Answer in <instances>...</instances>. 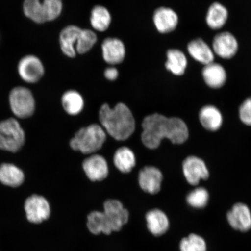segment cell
<instances>
[{
    "instance_id": "6da1fadb",
    "label": "cell",
    "mask_w": 251,
    "mask_h": 251,
    "mask_svg": "<svg viewBox=\"0 0 251 251\" xmlns=\"http://www.w3.org/2000/svg\"><path fill=\"white\" fill-rule=\"evenodd\" d=\"M141 141L149 149H156L161 141L166 138L174 144H182L187 139L189 133L186 124L178 118H168L154 114L147 116L142 122Z\"/></svg>"
},
{
    "instance_id": "7a4b0ae2",
    "label": "cell",
    "mask_w": 251,
    "mask_h": 251,
    "mask_svg": "<svg viewBox=\"0 0 251 251\" xmlns=\"http://www.w3.org/2000/svg\"><path fill=\"white\" fill-rule=\"evenodd\" d=\"M99 119L103 130L116 140H127L136 128L132 112L124 103H118L112 108L104 103L100 109Z\"/></svg>"
},
{
    "instance_id": "3957f363",
    "label": "cell",
    "mask_w": 251,
    "mask_h": 251,
    "mask_svg": "<svg viewBox=\"0 0 251 251\" xmlns=\"http://www.w3.org/2000/svg\"><path fill=\"white\" fill-rule=\"evenodd\" d=\"M106 139L103 128L97 124L81 128L70 141V146L76 151L84 154H91L101 149Z\"/></svg>"
},
{
    "instance_id": "277c9868",
    "label": "cell",
    "mask_w": 251,
    "mask_h": 251,
    "mask_svg": "<svg viewBox=\"0 0 251 251\" xmlns=\"http://www.w3.org/2000/svg\"><path fill=\"white\" fill-rule=\"evenodd\" d=\"M25 143V133L19 122L14 118L0 122V149L16 152Z\"/></svg>"
},
{
    "instance_id": "5b68a950",
    "label": "cell",
    "mask_w": 251,
    "mask_h": 251,
    "mask_svg": "<svg viewBox=\"0 0 251 251\" xmlns=\"http://www.w3.org/2000/svg\"><path fill=\"white\" fill-rule=\"evenodd\" d=\"M9 100L12 111L17 117L26 118L33 114L35 101L32 93L27 88H14L9 94Z\"/></svg>"
},
{
    "instance_id": "8992f818",
    "label": "cell",
    "mask_w": 251,
    "mask_h": 251,
    "mask_svg": "<svg viewBox=\"0 0 251 251\" xmlns=\"http://www.w3.org/2000/svg\"><path fill=\"white\" fill-rule=\"evenodd\" d=\"M26 217L30 222L39 224L47 221L51 215V208L45 197L33 195L28 198L25 203Z\"/></svg>"
},
{
    "instance_id": "52a82bcc",
    "label": "cell",
    "mask_w": 251,
    "mask_h": 251,
    "mask_svg": "<svg viewBox=\"0 0 251 251\" xmlns=\"http://www.w3.org/2000/svg\"><path fill=\"white\" fill-rule=\"evenodd\" d=\"M18 71L22 79L29 83H37L45 74L43 63L34 55H26L22 58L18 64Z\"/></svg>"
},
{
    "instance_id": "ba28073f",
    "label": "cell",
    "mask_w": 251,
    "mask_h": 251,
    "mask_svg": "<svg viewBox=\"0 0 251 251\" xmlns=\"http://www.w3.org/2000/svg\"><path fill=\"white\" fill-rule=\"evenodd\" d=\"M103 211L114 232L120 231L129 221L130 213L121 201L108 200L103 203Z\"/></svg>"
},
{
    "instance_id": "9c48e42d",
    "label": "cell",
    "mask_w": 251,
    "mask_h": 251,
    "mask_svg": "<svg viewBox=\"0 0 251 251\" xmlns=\"http://www.w3.org/2000/svg\"><path fill=\"white\" fill-rule=\"evenodd\" d=\"M214 54L223 59H230L237 54L238 50L237 40L233 34L224 31L216 35L212 42Z\"/></svg>"
},
{
    "instance_id": "30bf717a",
    "label": "cell",
    "mask_w": 251,
    "mask_h": 251,
    "mask_svg": "<svg viewBox=\"0 0 251 251\" xmlns=\"http://www.w3.org/2000/svg\"><path fill=\"white\" fill-rule=\"evenodd\" d=\"M183 174L188 183L196 186L201 180L209 177V171L201 159L194 156L188 157L183 163Z\"/></svg>"
},
{
    "instance_id": "8fae6325",
    "label": "cell",
    "mask_w": 251,
    "mask_h": 251,
    "mask_svg": "<svg viewBox=\"0 0 251 251\" xmlns=\"http://www.w3.org/2000/svg\"><path fill=\"white\" fill-rule=\"evenodd\" d=\"M83 169L89 180L100 181L107 177L108 163L101 155L94 154L88 157L83 162Z\"/></svg>"
},
{
    "instance_id": "7c38bea8",
    "label": "cell",
    "mask_w": 251,
    "mask_h": 251,
    "mask_svg": "<svg viewBox=\"0 0 251 251\" xmlns=\"http://www.w3.org/2000/svg\"><path fill=\"white\" fill-rule=\"evenodd\" d=\"M163 179L162 172L153 166H146L139 172V183L144 192L158 193L161 190Z\"/></svg>"
},
{
    "instance_id": "4fadbf2b",
    "label": "cell",
    "mask_w": 251,
    "mask_h": 251,
    "mask_svg": "<svg viewBox=\"0 0 251 251\" xmlns=\"http://www.w3.org/2000/svg\"><path fill=\"white\" fill-rule=\"evenodd\" d=\"M153 21L157 30L161 33L172 32L177 27L178 17L172 9L162 7L153 13Z\"/></svg>"
},
{
    "instance_id": "5bb4252c",
    "label": "cell",
    "mask_w": 251,
    "mask_h": 251,
    "mask_svg": "<svg viewBox=\"0 0 251 251\" xmlns=\"http://www.w3.org/2000/svg\"><path fill=\"white\" fill-rule=\"evenodd\" d=\"M102 56L108 64L115 65L123 62L126 49L123 42L117 38H107L102 44Z\"/></svg>"
},
{
    "instance_id": "9a60e30c",
    "label": "cell",
    "mask_w": 251,
    "mask_h": 251,
    "mask_svg": "<svg viewBox=\"0 0 251 251\" xmlns=\"http://www.w3.org/2000/svg\"><path fill=\"white\" fill-rule=\"evenodd\" d=\"M227 221L235 230H249L251 228V214L249 207L244 203L235 204L227 213Z\"/></svg>"
},
{
    "instance_id": "2e32d148",
    "label": "cell",
    "mask_w": 251,
    "mask_h": 251,
    "mask_svg": "<svg viewBox=\"0 0 251 251\" xmlns=\"http://www.w3.org/2000/svg\"><path fill=\"white\" fill-rule=\"evenodd\" d=\"M202 75L204 81L212 89H219L224 86L227 80V74L224 67L214 62L204 65Z\"/></svg>"
},
{
    "instance_id": "e0dca14e",
    "label": "cell",
    "mask_w": 251,
    "mask_h": 251,
    "mask_svg": "<svg viewBox=\"0 0 251 251\" xmlns=\"http://www.w3.org/2000/svg\"><path fill=\"white\" fill-rule=\"evenodd\" d=\"M81 31V28L70 25L63 29L59 35V43L64 54L70 58H74L77 53L75 47Z\"/></svg>"
},
{
    "instance_id": "ac0fdd59",
    "label": "cell",
    "mask_w": 251,
    "mask_h": 251,
    "mask_svg": "<svg viewBox=\"0 0 251 251\" xmlns=\"http://www.w3.org/2000/svg\"><path fill=\"white\" fill-rule=\"evenodd\" d=\"M86 226L88 230L93 235H111L114 230L111 223L103 211H94L90 212L87 217Z\"/></svg>"
},
{
    "instance_id": "d6986e66",
    "label": "cell",
    "mask_w": 251,
    "mask_h": 251,
    "mask_svg": "<svg viewBox=\"0 0 251 251\" xmlns=\"http://www.w3.org/2000/svg\"><path fill=\"white\" fill-rule=\"evenodd\" d=\"M187 50L191 57L205 65L214 62L212 49L201 39H194L188 43Z\"/></svg>"
},
{
    "instance_id": "ffe728a7",
    "label": "cell",
    "mask_w": 251,
    "mask_h": 251,
    "mask_svg": "<svg viewBox=\"0 0 251 251\" xmlns=\"http://www.w3.org/2000/svg\"><path fill=\"white\" fill-rule=\"evenodd\" d=\"M146 221L148 230L155 236H160L168 230L169 222L167 216L161 210H151L146 213Z\"/></svg>"
},
{
    "instance_id": "44dd1931",
    "label": "cell",
    "mask_w": 251,
    "mask_h": 251,
    "mask_svg": "<svg viewBox=\"0 0 251 251\" xmlns=\"http://www.w3.org/2000/svg\"><path fill=\"white\" fill-rule=\"evenodd\" d=\"M228 12L224 5L219 2L213 3L208 9L206 17L208 26L213 30H218L226 23Z\"/></svg>"
},
{
    "instance_id": "7402d4cb",
    "label": "cell",
    "mask_w": 251,
    "mask_h": 251,
    "mask_svg": "<svg viewBox=\"0 0 251 251\" xmlns=\"http://www.w3.org/2000/svg\"><path fill=\"white\" fill-rule=\"evenodd\" d=\"M200 120L203 127L209 131H216L223 123L221 112L214 106H203L200 112Z\"/></svg>"
},
{
    "instance_id": "603a6c76",
    "label": "cell",
    "mask_w": 251,
    "mask_h": 251,
    "mask_svg": "<svg viewBox=\"0 0 251 251\" xmlns=\"http://www.w3.org/2000/svg\"><path fill=\"white\" fill-rule=\"evenodd\" d=\"M167 60L165 64L166 70L176 76L184 74L187 67V58L184 52L177 49H171L167 51Z\"/></svg>"
},
{
    "instance_id": "cb8c5ba5",
    "label": "cell",
    "mask_w": 251,
    "mask_h": 251,
    "mask_svg": "<svg viewBox=\"0 0 251 251\" xmlns=\"http://www.w3.org/2000/svg\"><path fill=\"white\" fill-rule=\"evenodd\" d=\"M24 181V172L13 164L0 165V181L5 186L17 187Z\"/></svg>"
},
{
    "instance_id": "d4e9b609",
    "label": "cell",
    "mask_w": 251,
    "mask_h": 251,
    "mask_svg": "<svg viewBox=\"0 0 251 251\" xmlns=\"http://www.w3.org/2000/svg\"><path fill=\"white\" fill-rule=\"evenodd\" d=\"M114 163L119 171L124 174H128L136 166V156L130 149L126 147H121L115 153Z\"/></svg>"
},
{
    "instance_id": "484cf974",
    "label": "cell",
    "mask_w": 251,
    "mask_h": 251,
    "mask_svg": "<svg viewBox=\"0 0 251 251\" xmlns=\"http://www.w3.org/2000/svg\"><path fill=\"white\" fill-rule=\"evenodd\" d=\"M63 108L69 115H76L82 111L84 102L83 97L75 90L66 92L62 97Z\"/></svg>"
},
{
    "instance_id": "4316f807",
    "label": "cell",
    "mask_w": 251,
    "mask_h": 251,
    "mask_svg": "<svg viewBox=\"0 0 251 251\" xmlns=\"http://www.w3.org/2000/svg\"><path fill=\"white\" fill-rule=\"evenodd\" d=\"M111 21V14L108 9L103 6H95L91 12L90 24L94 30L99 31L107 30Z\"/></svg>"
},
{
    "instance_id": "83f0119b",
    "label": "cell",
    "mask_w": 251,
    "mask_h": 251,
    "mask_svg": "<svg viewBox=\"0 0 251 251\" xmlns=\"http://www.w3.org/2000/svg\"><path fill=\"white\" fill-rule=\"evenodd\" d=\"M23 8L25 16L34 23H46L42 2H41L40 0H25Z\"/></svg>"
},
{
    "instance_id": "f1b7e54d",
    "label": "cell",
    "mask_w": 251,
    "mask_h": 251,
    "mask_svg": "<svg viewBox=\"0 0 251 251\" xmlns=\"http://www.w3.org/2000/svg\"><path fill=\"white\" fill-rule=\"evenodd\" d=\"M97 37L93 31L89 29H81L76 43V53L80 54H85L92 49L97 42Z\"/></svg>"
},
{
    "instance_id": "f546056e",
    "label": "cell",
    "mask_w": 251,
    "mask_h": 251,
    "mask_svg": "<svg viewBox=\"0 0 251 251\" xmlns=\"http://www.w3.org/2000/svg\"><path fill=\"white\" fill-rule=\"evenodd\" d=\"M180 248L181 251H206V245L205 240L201 237L195 234L184 238L181 241Z\"/></svg>"
},
{
    "instance_id": "4dcf8cb0",
    "label": "cell",
    "mask_w": 251,
    "mask_h": 251,
    "mask_svg": "<svg viewBox=\"0 0 251 251\" xmlns=\"http://www.w3.org/2000/svg\"><path fill=\"white\" fill-rule=\"evenodd\" d=\"M209 200V194L205 188L199 187L188 194L187 201L194 208H202L206 205Z\"/></svg>"
},
{
    "instance_id": "1f68e13d",
    "label": "cell",
    "mask_w": 251,
    "mask_h": 251,
    "mask_svg": "<svg viewBox=\"0 0 251 251\" xmlns=\"http://www.w3.org/2000/svg\"><path fill=\"white\" fill-rule=\"evenodd\" d=\"M42 4L46 22L54 21L60 16L63 8L62 0H43Z\"/></svg>"
},
{
    "instance_id": "d6a6232c",
    "label": "cell",
    "mask_w": 251,
    "mask_h": 251,
    "mask_svg": "<svg viewBox=\"0 0 251 251\" xmlns=\"http://www.w3.org/2000/svg\"><path fill=\"white\" fill-rule=\"evenodd\" d=\"M239 115L245 125L251 126V97L245 100L240 106Z\"/></svg>"
},
{
    "instance_id": "836d02e7",
    "label": "cell",
    "mask_w": 251,
    "mask_h": 251,
    "mask_svg": "<svg viewBox=\"0 0 251 251\" xmlns=\"http://www.w3.org/2000/svg\"><path fill=\"white\" fill-rule=\"evenodd\" d=\"M104 76L106 79L114 81L117 79L119 72L117 68L112 67H109L106 69L104 72Z\"/></svg>"
}]
</instances>
